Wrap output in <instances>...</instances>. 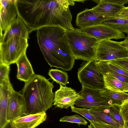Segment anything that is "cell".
Wrapping results in <instances>:
<instances>
[{
    "label": "cell",
    "instance_id": "1",
    "mask_svg": "<svg viewBox=\"0 0 128 128\" xmlns=\"http://www.w3.org/2000/svg\"><path fill=\"white\" fill-rule=\"evenodd\" d=\"M16 4L19 17L29 33L44 26L67 30L72 26L68 0H16Z\"/></svg>",
    "mask_w": 128,
    "mask_h": 128
},
{
    "label": "cell",
    "instance_id": "2",
    "mask_svg": "<svg viewBox=\"0 0 128 128\" xmlns=\"http://www.w3.org/2000/svg\"><path fill=\"white\" fill-rule=\"evenodd\" d=\"M37 30L38 43L48 64L65 71L71 70L75 59L68 42L66 30L52 26L43 27Z\"/></svg>",
    "mask_w": 128,
    "mask_h": 128
},
{
    "label": "cell",
    "instance_id": "3",
    "mask_svg": "<svg viewBox=\"0 0 128 128\" xmlns=\"http://www.w3.org/2000/svg\"><path fill=\"white\" fill-rule=\"evenodd\" d=\"M52 82L44 76L34 74L25 83L22 94L28 114L46 112L52 107L54 98Z\"/></svg>",
    "mask_w": 128,
    "mask_h": 128
},
{
    "label": "cell",
    "instance_id": "4",
    "mask_svg": "<svg viewBox=\"0 0 128 128\" xmlns=\"http://www.w3.org/2000/svg\"><path fill=\"white\" fill-rule=\"evenodd\" d=\"M66 31L68 43L75 59L87 62L94 59L99 41L80 29L74 28Z\"/></svg>",
    "mask_w": 128,
    "mask_h": 128
},
{
    "label": "cell",
    "instance_id": "5",
    "mask_svg": "<svg viewBox=\"0 0 128 128\" xmlns=\"http://www.w3.org/2000/svg\"><path fill=\"white\" fill-rule=\"evenodd\" d=\"M78 79L82 86L102 91L105 89L104 76L94 59L86 62L78 70Z\"/></svg>",
    "mask_w": 128,
    "mask_h": 128
},
{
    "label": "cell",
    "instance_id": "6",
    "mask_svg": "<svg viewBox=\"0 0 128 128\" xmlns=\"http://www.w3.org/2000/svg\"><path fill=\"white\" fill-rule=\"evenodd\" d=\"M28 40L15 37L0 43V64L10 65L16 63L28 46Z\"/></svg>",
    "mask_w": 128,
    "mask_h": 128
},
{
    "label": "cell",
    "instance_id": "7",
    "mask_svg": "<svg viewBox=\"0 0 128 128\" xmlns=\"http://www.w3.org/2000/svg\"><path fill=\"white\" fill-rule=\"evenodd\" d=\"M128 57V50L121 42L106 40L99 41L94 58L96 62L107 61Z\"/></svg>",
    "mask_w": 128,
    "mask_h": 128
},
{
    "label": "cell",
    "instance_id": "8",
    "mask_svg": "<svg viewBox=\"0 0 128 128\" xmlns=\"http://www.w3.org/2000/svg\"><path fill=\"white\" fill-rule=\"evenodd\" d=\"M100 91L82 86L80 97L75 105L76 106L86 109L100 107L109 108L112 104L101 96Z\"/></svg>",
    "mask_w": 128,
    "mask_h": 128
},
{
    "label": "cell",
    "instance_id": "9",
    "mask_svg": "<svg viewBox=\"0 0 128 128\" xmlns=\"http://www.w3.org/2000/svg\"><path fill=\"white\" fill-rule=\"evenodd\" d=\"M28 114L25 99L22 94L14 89L9 98L6 119L10 123L14 120Z\"/></svg>",
    "mask_w": 128,
    "mask_h": 128
},
{
    "label": "cell",
    "instance_id": "10",
    "mask_svg": "<svg viewBox=\"0 0 128 128\" xmlns=\"http://www.w3.org/2000/svg\"><path fill=\"white\" fill-rule=\"evenodd\" d=\"M80 29L82 32L95 38L99 41L106 40L124 39L126 37L124 33L102 24Z\"/></svg>",
    "mask_w": 128,
    "mask_h": 128
},
{
    "label": "cell",
    "instance_id": "11",
    "mask_svg": "<svg viewBox=\"0 0 128 128\" xmlns=\"http://www.w3.org/2000/svg\"><path fill=\"white\" fill-rule=\"evenodd\" d=\"M0 37L19 17L16 0H0Z\"/></svg>",
    "mask_w": 128,
    "mask_h": 128
},
{
    "label": "cell",
    "instance_id": "12",
    "mask_svg": "<svg viewBox=\"0 0 128 128\" xmlns=\"http://www.w3.org/2000/svg\"><path fill=\"white\" fill-rule=\"evenodd\" d=\"M60 86V88L55 92L53 105L60 108L67 109L74 106L80 98V94L71 88Z\"/></svg>",
    "mask_w": 128,
    "mask_h": 128
},
{
    "label": "cell",
    "instance_id": "13",
    "mask_svg": "<svg viewBox=\"0 0 128 128\" xmlns=\"http://www.w3.org/2000/svg\"><path fill=\"white\" fill-rule=\"evenodd\" d=\"M109 18L98 14L92 9L86 8L78 14L76 24L80 28H85L101 24Z\"/></svg>",
    "mask_w": 128,
    "mask_h": 128
},
{
    "label": "cell",
    "instance_id": "14",
    "mask_svg": "<svg viewBox=\"0 0 128 128\" xmlns=\"http://www.w3.org/2000/svg\"><path fill=\"white\" fill-rule=\"evenodd\" d=\"M46 112L28 114L16 119L10 123L13 128H35L45 121Z\"/></svg>",
    "mask_w": 128,
    "mask_h": 128
},
{
    "label": "cell",
    "instance_id": "15",
    "mask_svg": "<svg viewBox=\"0 0 128 128\" xmlns=\"http://www.w3.org/2000/svg\"><path fill=\"white\" fill-rule=\"evenodd\" d=\"M0 128H3L8 122L6 119L8 101L14 90L10 81L0 84Z\"/></svg>",
    "mask_w": 128,
    "mask_h": 128
},
{
    "label": "cell",
    "instance_id": "16",
    "mask_svg": "<svg viewBox=\"0 0 128 128\" xmlns=\"http://www.w3.org/2000/svg\"><path fill=\"white\" fill-rule=\"evenodd\" d=\"M29 33L28 28L19 18L10 26L4 34L0 37V43L5 42L15 37L28 40L29 38Z\"/></svg>",
    "mask_w": 128,
    "mask_h": 128
},
{
    "label": "cell",
    "instance_id": "17",
    "mask_svg": "<svg viewBox=\"0 0 128 128\" xmlns=\"http://www.w3.org/2000/svg\"><path fill=\"white\" fill-rule=\"evenodd\" d=\"M125 7L124 6L111 2L108 0H101L92 9L98 14L110 18L116 16Z\"/></svg>",
    "mask_w": 128,
    "mask_h": 128
},
{
    "label": "cell",
    "instance_id": "18",
    "mask_svg": "<svg viewBox=\"0 0 128 128\" xmlns=\"http://www.w3.org/2000/svg\"><path fill=\"white\" fill-rule=\"evenodd\" d=\"M15 63L18 68L17 78L19 80L26 82L35 74L26 53L22 54Z\"/></svg>",
    "mask_w": 128,
    "mask_h": 128
},
{
    "label": "cell",
    "instance_id": "19",
    "mask_svg": "<svg viewBox=\"0 0 128 128\" xmlns=\"http://www.w3.org/2000/svg\"><path fill=\"white\" fill-rule=\"evenodd\" d=\"M109 108L96 107L88 109L90 113L97 119L105 123L119 127H123L115 122L110 116Z\"/></svg>",
    "mask_w": 128,
    "mask_h": 128
},
{
    "label": "cell",
    "instance_id": "20",
    "mask_svg": "<svg viewBox=\"0 0 128 128\" xmlns=\"http://www.w3.org/2000/svg\"><path fill=\"white\" fill-rule=\"evenodd\" d=\"M100 92L101 96L111 104L120 105L124 101L128 100V94L126 92H116L106 89Z\"/></svg>",
    "mask_w": 128,
    "mask_h": 128
},
{
    "label": "cell",
    "instance_id": "21",
    "mask_svg": "<svg viewBox=\"0 0 128 128\" xmlns=\"http://www.w3.org/2000/svg\"><path fill=\"white\" fill-rule=\"evenodd\" d=\"M104 78L106 89L116 92H128V83L109 76H104Z\"/></svg>",
    "mask_w": 128,
    "mask_h": 128
},
{
    "label": "cell",
    "instance_id": "22",
    "mask_svg": "<svg viewBox=\"0 0 128 128\" xmlns=\"http://www.w3.org/2000/svg\"><path fill=\"white\" fill-rule=\"evenodd\" d=\"M96 64L103 76L114 78L122 82L128 83V78L122 75L111 68L106 61L96 62Z\"/></svg>",
    "mask_w": 128,
    "mask_h": 128
},
{
    "label": "cell",
    "instance_id": "23",
    "mask_svg": "<svg viewBox=\"0 0 128 128\" xmlns=\"http://www.w3.org/2000/svg\"><path fill=\"white\" fill-rule=\"evenodd\" d=\"M102 24L128 34V19L114 17L104 20Z\"/></svg>",
    "mask_w": 128,
    "mask_h": 128
},
{
    "label": "cell",
    "instance_id": "24",
    "mask_svg": "<svg viewBox=\"0 0 128 128\" xmlns=\"http://www.w3.org/2000/svg\"><path fill=\"white\" fill-rule=\"evenodd\" d=\"M48 74L51 79L60 85L66 86L68 83V76L65 72L52 69L49 70Z\"/></svg>",
    "mask_w": 128,
    "mask_h": 128
},
{
    "label": "cell",
    "instance_id": "25",
    "mask_svg": "<svg viewBox=\"0 0 128 128\" xmlns=\"http://www.w3.org/2000/svg\"><path fill=\"white\" fill-rule=\"evenodd\" d=\"M72 112L79 114L88 120L90 122H92L98 124H103L102 122L97 119L91 114L89 109L84 108H78L74 106L71 107Z\"/></svg>",
    "mask_w": 128,
    "mask_h": 128
},
{
    "label": "cell",
    "instance_id": "26",
    "mask_svg": "<svg viewBox=\"0 0 128 128\" xmlns=\"http://www.w3.org/2000/svg\"><path fill=\"white\" fill-rule=\"evenodd\" d=\"M120 105L112 104L109 108V113L112 119L116 122L124 127L125 122L120 113Z\"/></svg>",
    "mask_w": 128,
    "mask_h": 128
},
{
    "label": "cell",
    "instance_id": "27",
    "mask_svg": "<svg viewBox=\"0 0 128 128\" xmlns=\"http://www.w3.org/2000/svg\"><path fill=\"white\" fill-rule=\"evenodd\" d=\"M60 121L75 123L79 126L80 125L86 126L88 124L87 121L84 118L77 114L70 116H65L61 118Z\"/></svg>",
    "mask_w": 128,
    "mask_h": 128
},
{
    "label": "cell",
    "instance_id": "28",
    "mask_svg": "<svg viewBox=\"0 0 128 128\" xmlns=\"http://www.w3.org/2000/svg\"><path fill=\"white\" fill-rule=\"evenodd\" d=\"M10 70V65L0 64V84L10 81L9 76Z\"/></svg>",
    "mask_w": 128,
    "mask_h": 128
},
{
    "label": "cell",
    "instance_id": "29",
    "mask_svg": "<svg viewBox=\"0 0 128 128\" xmlns=\"http://www.w3.org/2000/svg\"><path fill=\"white\" fill-rule=\"evenodd\" d=\"M111 68L119 73L128 78V70L115 64L106 61Z\"/></svg>",
    "mask_w": 128,
    "mask_h": 128
},
{
    "label": "cell",
    "instance_id": "30",
    "mask_svg": "<svg viewBox=\"0 0 128 128\" xmlns=\"http://www.w3.org/2000/svg\"><path fill=\"white\" fill-rule=\"evenodd\" d=\"M119 106L120 115L125 122L128 121V100L124 101Z\"/></svg>",
    "mask_w": 128,
    "mask_h": 128
},
{
    "label": "cell",
    "instance_id": "31",
    "mask_svg": "<svg viewBox=\"0 0 128 128\" xmlns=\"http://www.w3.org/2000/svg\"><path fill=\"white\" fill-rule=\"evenodd\" d=\"M107 61L118 64L128 70V57Z\"/></svg>",
    "mask_w": 128,
    "mask_h": 128
},
{
    "label": "cell",
    "instance_id": "32",
    "mask_svg": "<svg viewBox=\"0 0 128 128\" xmlns=\"http://www.w3.org/2000/svg\"><path fill=\"white\" fill-rule=\"evenodd\" d=\"M90 122V124L92 125L94 128H124V127H119L104 122L102 124L92 122Z\"/></svg>",
    "mask_w": 128,
    "mask_h": 128
},
{
    "label": "cell",
    "instance_id": "33",
    "mask_svg": "<svg viewBox=\"0 0 128 128\" xmlns=\"http://www.w3.org/2000/svg\"><path fill=\"white\" fill-rule=\"evenodd\" d=\"M115 17L128 19V6L125 7Z\"/></svg>",
    "mask_w": 128,
    "mask_h": 128
},
{
    "label": "cell",
    "instance_id": "34",
    "mask_svg": "<svg viewBox=\"0 0 128 128\" xmlns=\"http://www.w3.org/2000/svg\"><path fill=\"white\" fill-rule=\"evenodd\" d=\"M112 3L124 6V5L128 3V0H108Z\"/></svg>",
    "mask_w": 128,
    "mask_h": 128
},
{
    "label": "cell",
    "instance_id": "35",
    "mask_svg": "<svg viewBox=\"0 0 128 128\" xmlns=\"http://www.w3.org/2000/svg\"><path fill=\"white\" fill-rule=\"evenodd\" d=\"M121 45L128 50V34L124 40L121 42Z\"/></svg>",
    "mask_w": 128,
    "mask_h": 128
},
{
    "label": "cell",
    "instance_id": "36",
    "mask_svg": "<svg viewBox=\"0 0 128 128\" xmlns=\"http://www.w3.org/2000/svg\"><path fill=\"white\" fill-rule=\"evenodd\" d=\"M3 128H13L11 126L10 123H9Z\"/></svg>",
    "mask_w": 128,
    "mask_h": 128
},
{
    "label": "cell",
    "instance_id": "37",
    "mask_svg": "<svg viewBox=\"0 0 128 128\" xmlns=\"http://www.w3.org/2000/svg\"><path fill=\"white\" fill-rule=\"evenodd\" d=\"M124 128H128V121L125 122Z\"/></svg>",
    "mask_w": 128,
    "mask_h": 128
},
{
    "label": "cell",
    "instance_id": "38",
    "mask_svg": "<svg viewBox=\"0 0 128 128\" xmlns=\"http://www.w3.org/2000/svg\"><path fill=\"white\" fill-rule=\"evenodd\" d=\"M88 128H94L92 125L90 124V125L88 126Z\"/></svg>",
    "mask_w": 128,
    "mask_h": 128
}]
</instances>
